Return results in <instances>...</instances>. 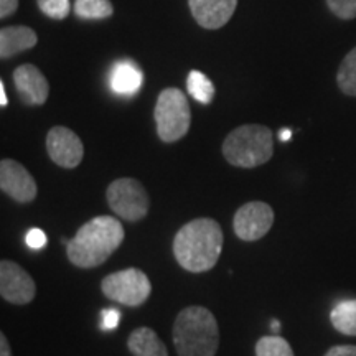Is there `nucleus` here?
Returning <instances> with one entry per match:
<instances>
[{
    "label": "nucleus",
    "instance_id": "nucleus-1",
    "mask_svg": "<svg viewBox=\"0 0 356 356\" xmlns=\"http://www.w3.org/2000/svg\"><path fill=\"white\" fill-rule=\"evenodd\" d=\"M222 249V229L211 218H197L175 234L173 254L190 273H207L216 266Z\"/></svg>",
    "mask_w": 356,
    "mask_h": 356
},
{
    "label": "nucleus",
    "instance_id": "nucleus-2",
    "mask_svg": "<svg viewBox=\"0 0 356 356\" xmlns=\"http://www.w3.org/2000/svg\"><path fill=\"white\" fill-rule=\"evenodd\" d=\"M122 241L124 228L115 218H92L78 229L73 239H70L66 246L68 259L81 269H92L108 261Z\"/></svg>",
    "mask_w": 356,
    "mask_h": 356
},
{
    "label": "nucleus",
    "instance_id": "nucleus-3",
    "mask_svg": "<svg viewBox=\"0 0 356 356\" xmlns=\"http://www.w3.org/2000/svg\"><path fill=\"white\" fill-rule=\"evenodd\" d=\"M173 345L178 356H215L220 346L215 315L200 305L181 310L173 323Z\"/></svg>",
    "mask_w": 356,
    "mask_h": 356
},
{
    "label": "nucleus",
    "instance_id": "nucleus-4",
    "mask_svg": "<svg viewBox=\"0 0 356 356\" xmlns=\"http://www.w3.org/2000/svg\"><path fill=\"white\" fill-rule=\"evenodd\" d=\"M222 155L231 165L254 168L264 165L274 155L273 132L261 124L236 127L222 142Z\"/></svg>",
    "mask_w": 356,
    "mask_h": 356
},
{
    "label": "nucleus",
    "instance_id": "nucleus-5",
    "mask_svg": "<svg viewBox=\"0 0 356 356\" xmlns=\"http://www.w3.org/2000/svg\"><path fill=\"white\" fill-rule=\"evenodd\" d=\"M154 118L160 140L172 144V142L184 139L191 124L188 99L180 89H163L157 97Z\"/></svg>",
    "mask_w": 356,
    "mask_h": 356
},
{
    "label": "nucleus",
    "instance_id": "nucleus-6",
    "mask_svg": "<svg viewBox=\"0 0 356 356\" xmlns=\"http://www.w3.org/2000/svg\"><path fill=\"white\" fill-rule=\"evenodd\" d=\"M108 204L114 215L127 221H140L149 213V195L136 178H118L108 186Z\"/></svg>",
    "mask_w": 356,
    "mask_h": 356
},
{
    "label": "nucleus",
    "instance_id": "nucleus-7",
    "mask_svg": "<svg viewBox=\"0 0 356 356\" xmlns=\"http://www.w3.org/2000/svg\"><path fill=\"white\" fill-rule=\"evenodd\" d=\"M101 291L111 300L127 307H139L149 299L152 286L142 270L131 267L106 275L101 282Z\"/></svg>",
    "mask_w": 356,
    "mask_h": 356
},
{
    "label": "nucleus",
    "instance_id": "nucleus-8",
    "mask_svg": "<svg viewBox=\"0 0 356 356\" xmlns=\"http://www.w3.org/2000/svg\"><path fill=\"white\" fill-rule=\"evenodd\" d=\"M274 225V210L264 202H249L236 211L234 233L243 241H257L269 233Z\"/></svg>",
    "mask_w": 356,
    "mask_h": 356
},
{
    "label": "nucleus",
    "instance_id": "nucleus-9",
    "mask_svg": "<svg viewBox=\"0 0 356 356\" xmlns=\"http://www.w3.org/2000/svg\"><path fill=\"white\" fill-rule=\"evenodd\" d=\"M37 286L24 267L3 259L0 262V296L15 305H26L35 299Z\"/></svg>",
    "mask_w": 356,
    "mask_h": 356
},
{
    "label": "nucleus",
    "instance_id": "nucleus-10",
    "mask_svg": "<svg viewBox=\"0 0 356 356\" xmlns=\"http://www.w3.org/2000/svg\"><path fill=\"white\" fill-rule=\"evenodd\" d=\"M47 150L53 162L63 168H76L84 155L81 139L71 129L63 126L50 129L47 136Z\"/></svg>",
    "mask_w": 356,
    "mask_h": 356
},
{
    "label": "nucleus",
    "instance_id": "nucleus-11",
    "mask_svg": "<svg viewBox=\"0 0 356 356\" xmlns=\"http://www.w3.org/2000/svg\"><path fill=\"white\" fill-rule=\"evenodd\" d=\"M0 188L19 203H29L37 198V181L30 172L12 159L0 162Z\"/></svg>",
    "mask_w": 356,
    "mask_h": 356
},
{
    "label": "nucleus",
    "instance_id": "nucleus-12",
    "mask_svg": "<svg viewBox=\"0 0 356 356\" xmlns=\"http://www.w3.org/2000/svg\"><path fill=\"white\" fill-rule=\"evenodd\" d=\"M13 83L20 99L26 106H43L50 95V84L33 65H22L13 71Z\"/></svg>",
    "mask_w": 356,
    "mask_h": 356
},
{
    "label": "nucleus",
    "instance_id": "nucleus-13",
    "mask_svg": "<svg viewBox=\"0 0 356 356\" xmlns=\"http://www.w3.org/2000/svg\"><path fill=\"white\" fill-rule=\"evenodd\" d=\"M188 6L200 26L218 30L231 20L238 0H188Z\"/></svg>",
    "mask_w": 356,
    "mask_h": 356
},
{
    "label": "nucleus",
    "instance_id": "nucleus-14",
    "mask_svg": "<svg viewBox=\"0 0 356 356\" xmlns=\"http://www.w3.org/2000/svg\"><path fill=\"white\" fill-rule=\"evenodd\" d=\"M38 43L37 33L30 26L12 25L0 30V58L7 60L19 53L30 50Z\"/></svg>",
    "mask_w": 356,
    "mask_h": 356
},
{
    "label": "nucleus",
    "instance_id": "nucleus-15",
    "mask_svg": "<svg viewBox=\"0 0 356 356\" xmlns=\"http://www.w3.org/2000/svg\"><path fill=\"white\" fill-rule=\"evenodd\" d=\"M142 86V71L131 61L115 63L111 71V88L115 95L131 96Z\"/></svg>",
    "mask_w": 356,
    "mask_h": 356
},
{
    "label": "nucleus",
    "instance_id": "nucleus-16",
    "mask_svg": "<svg viewBox=\"0 0 356 356\" xmlns=\"http://www.w3.org/2000/svg\"><path fill=\"white\" fill-rule=\"evenodd\" d=\"M127 348L134 356H168L167 346L152 328H137L127 340Z\"/></svg>",
    "mask_w": 356,
    "mask_h": 356
},
{
    "label": "nucleus",
    "instance_id": "nucleus-17",
    "mask_svg": "<svg viewBox=\"0 0 356 356\" xmlns=\"http://www.w3.org/2000/svg\"><path fill=\"white\" fill-rule=\"evenodd\" d=\"M330 322L337 332L356 337V299L338 302L330 314Z\"/></svg>",
    "mask_w": 356,
    "mask_h": 356
},
{
    "label": "nucleus",
    "instance_id": "nucleus-18",
    "mask_svg": "<svg viewBox=\"0 0 356 356\" xmlns=\"http://www.w3.org/2000/svg\"><path fill=\"white\" fill-rule=\"evenodd\" d=\"M74 13L79 19L102 20L109 19L114 13L111 0H74Z\"/></svg>",
    "mask_w": 356,
    "mask_h": 356
},
{
    "label": "nucleus",
    "instance_id": "nucleus-19",
    "mask_svg": "<svg viewBox=\"0 0 356 356\" xmlns=\"http://www.w3.org/2000/svg\"><path fill=\"white\" fill-rule=\"evenodd\" d=\"M337 83L343 95L356 97V47L341 61L337 73Z\"/></svg>",
    "mask_w": 356,
    "mask_h": 356
},
{
    "label": "nucleus",
    "instance_id": "nucleus-20",
    "mask_svg": "<svg viewBox=\"0 0 356 356\" xmlns=\"http://www.w3.org/2000/svg\"><path fill=\"white\" fill-rule=\"evenodd\" d=\"M186 88L188 92L202 104H210L215 97V86L210 81V78L207 74H203L202 71H190L188 79H186Z\"/></svg>",
    "mask_w": 356,
    "mask_h": 356
},
{
    "label": "nucleus",
    "instance_id": "nucleus-21",
    "mask_svg": "<svg viewBox=\"0 0 356 356\" xmlns=\"http://www.w3.org/2000/svg\"><path fill=\"white\" fill-rule=\"evenodd\" d=\"M256 356H293V351L286 338L269 335L256 343Z\"/></svg>",
    "mask_w": 356,
    "mask_h": 356
},
{
    "label": "nucleus",
    "instance_id": "nucleus-22",
    "mask_svg": "<svg viewBox=\"0 0 356 356\" xmlns=\"http://www.w3.org/2000/svg\"><path fill=\"white\" fill-rule=\"evenodd\" d=\"M37 3L44 15L55 20L66 19L71 12L70 0H37Z\"/></svg>",
    "mask_w": 356,
    "mask_h": 356
},
{
    "label": "nucleus",
    "instance_id": "nucleus-23",
    "mask_svg": "<svg viewBox=\"0 0 356 356\" xmlns=\"http://www.w3.org/2000/svg\"><path fill=\"white\" fill-rule=\"evenodd\" d=\"M332 13L341 20L356 19V0H327Z\"/></svg>",
    "mask_w": 356,
    "mask_h": 356
},
{
    "label": "nucleus",
    "instance_id": "nucleus-24",
    "mask_svg": "<svg viewBox=\"0 0 356 356\" xmlns=\"http://www.w3.org/2000/svg\"><path fill=\"white\" fill-rule=\"evenodd\" d=\"M119 320H121V314L115 309H106L101 312V330L108 332L118 328Z\"/></svg>",
    "mask_w": 356,
    "mask_h": 356
},
{
    "label": "nucleus",
    "instance_id": "nucleus-25",
    "mask_svg": "<svg viewBox=\"0 0 356 356\" xmlns=\"http://www.w3.org/2000/svg\"><path fill=\"white\" fill-rule=\"evenodd\" d=\"M25 241H26V246H29V248L43 249L44 246H47L48 238H47V234H44L40 228H32L29 231V233H26Z\"/></svg>",
    "mask_w": 356,
    "mask_h": 356
},
{
    "label": "nucleus",
    "instance_id": "nucleus-26",
    "mask_svg": "<svg viewBox=\"0 0 356 356\" xmlns=\"http://www.w3.org/2000/svg\"><path fill=\"white\" fill-rule=\"evenodd\" d=\"M325 356H356V345H337L332 346Z\"/></svg>",
    "mask_w": 356,
    "mask_h": 356
},
{
    "label": "nucleus",
    "instance_id": "nucleus-27",
    "mask_svg": "<svg viewBox=\"0 0 356 356\" xmlns=\"http://www.w3.org/2000/svg\"><path fill=\"white\" fill-rule=\"evenodd\" d=\"M19 8V0H0V19H7Z\"/></svg>",
    "mask_w": 356,
    "mask_h": 356
},
{
    "label": "nucleus",
    "instance_id": "nucleus-28",
    "mask_svg": "<svg viewBox=\"0 0 356 356\" xmlns=\"http://www.w3.org/2000/svg\"><path fill=\"white\" fill-rule=\"evenodd\" d=\"M0 356H12L10 343H8L7 337L3 333H0Z\"/></svg>",
    "mask_w": 356,
    "mask_h": 356
},
{
    "label": "nucleus",
    "instance_id": "nucleus-29",
    "mask_svg": "<svg viewBox=\"0 0 356 356\" xmlns=\"http://www.w3.org/2000/svg\"><path fill=\"white\" fill-rule=\"evenodd\" d=\"M8 104V99H7V92H6V84L0 81V106L2 108H6Z\"/></svg>",
    "mask_w": 356,
    "mask_h": 356
},
{
    "label": "nucleus",
    "instance_id": "nucleus-30",
    "mask_svg": "<svg viewBox=\"0 0 356 356\" xmlns=\"http://www.w3.org/2000/svg\"><path fill=\"white\" fill-rule=\"evenodd\" d=\"M291 136H292V132L291 131H289V129H286V131H284V129H282V131H280V140H289V139H291Z\"/></svg>",
    "mask_w": 356,
    "mask_h": 356
},
{
    "label": "nucleus",
    "instance_id": "nucleus-31",
    "mask_svg": "<svg viewBox=\"0 0 356 356\" xmlns=\"http://www.w3.org/2000/svg\"><path fill=\"white\" fill-rule=\"evenodd\" d=\"M270 327H273L274 333H277L280 330V323L277 322V320H273V325H270Z\"/></svg>",
    "mask_w": 356,
    "mask_h": 356
}]
</instances>
